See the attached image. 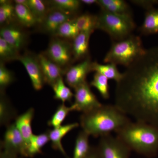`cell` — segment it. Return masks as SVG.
Wrapping results in <instances>:
<instances>
[{
	"instance_id": "1",
	"label": "cell",
	"mask_w": 158,
	"mask_h": 158,
	"mask_svg": "<svg viewBox=\"0 0 158 158\" xmlns=\"http://www.w3.org/2000/svg\"><path fill=\"white\" fill-rule=\"evenodd\" d=\"M116 83L114 105L136 121L158 126V47L145 50Z\"/></svg>"
},
{
	"instance_id": "2",
	"label": "cell",
	"mask_w": 158,
	"mask_h": 158,
	"mask_svg": "<svg viewBox=\"0 0 158 158\" xmlns=\"http://www.w3.org/2000/svg\"><path fill=\"white\" fill-rule=\"evenodd\" d=\"M131 121L124 113L114 105H102L99 107L82 113L80 125L82 131L89 136L100 138L110 135Z\"/></svg>"
},
{
	"instance_id": "3",
	"label": "cell",
	"mask_w": 158,
	"mask_h": 158,
	"mask_svg": "<svg viewBox=\"0 0 158 158\" xmlns=\"http://www.w3.org/2000/svg\"><path fill=\"white\" fill-rule=\"evenodd\" d=\"M116 133V137L131 151L149 157L158 152V126L131 121Z\"/></svg>"
},
{
	"instance_id": "4",
	"label": "cell",
	"mask_w": 158,
	"mask_h": 158,
	"mask_svg": "<svg viewBox=\"0 0 158 158\" xmlns=\"http://www.w3.org/2000/svg\"><path fill=\"white\" fill-rule=\"evenodd\" d=\"M145 50L140 37L132 34L122 40L114 41L104 62L127 67L142 56Z\"/></svg>"
},
{
	"instance_id": "5",
	"label": "cell",
	"mask_w": 158,
	"mask_h": 158,
	"mask_svg": "<svg viewBox=\"0 0 158 158\" xmlns=\"http://www.w3.org/2000/svg\"><path fill=\"white\" fill-rule=\"evenodd\" d=\"M97 19V29L106 33L114 41L131 36L136 27L131 15L114 14L101 10Z\"/></svg>"
},
{
	"instance_id": "6",
	"label": "cell",
	"mask_w": 158,
	"mask_h": 158,
	"mask_svg": "<svg viewBox=\"0 0 158 158\" xmlns=\"http://www.w3.org/2000/svg\"><path fill=\"white\" fill-rule=\"evenodd\" d=\"M44 53L63 70L73 61L72 44L59 37L52 40Z\"/></svg>"
},
{
	"instance_id": "7",
	"label": "cell",
	"mask_w": 158,
	"mask_h": 158,
	"mask_svg": "<svg viewBox=\"0 0 158 158\" xmlns=\"http://www.w3.org/2000/svg\"><path fill=\"white\" fill-rule=\"evenodd\" d=\"M97 148L101 158H129L131 151L118 137L111 134L100 137Z\"/></svg>"
},
{
	"instance_id": "8",
	"label": "cell",
	"mask_w": 158,
	"mask_h": 158,
	"mask_svg": "<svg viewBox=\"0 0 158 158\" xmlns=\"http://www.w3.org/2000/svg\"><path fill=\"white\" fill-rule=\"evenodd\" d=\"M74 90V102L72 105L74 111L82 113H87L102 105L91 91L90 85L87 81Z\"/></svg>"
},
{
	"instance_id": "9",
	"label": "cell",
	"mask_w": 158,
	"mask_h": 158,
	"mask_svg": "<svg viewBox=\"0 0 158 158\" xmlns=\"http://www.w3.org/2000/svg\"><path fill=\"white\" fill-rule=\"evenodd\" d=\"M27 144L14 123L6 127L4 139L1 142L2 150L25 157Z\"/></svg>"
},
{
	"instance_id": "10",
	"label": "cell",
	"mask_w": 158,
	"mask_h": 158,
	"mask_svg": "<svg viewBox=\"0 0 158 158\" xmlns=\"http://www.w3.org/2000/svg\"><path fill=\"white\" fill-rule=\"evenodd\" d=\"M18 60L24 66L34 89L36 90H41L45 82L37 56L26 53L20 55Z\"/></svg>"
},
{
	"instance_id": "11",
	"label": "cell",
	"mask_w": 158,
	"mask_h": 158,
	"mask_svg": "<svg viewBox=\"0 0 158 158\" xmlns=\"http://www.w3.org/2000/svg\"><path fill=\"white\" fill-rule=\"evenodd\" d=\"M92 62L88 57L78 64L69 67L65 72L66 84L70 88L75 89L87 81L86 79L87 75L92 72Z\"/></svg>"
},
{
	"instance_id": "12",
	"label": "cell",
	"mask_w": 158,
	"mask_h": 158,
	"mask_svg": "<svg viewBox=\"0 0 158 158\" xmlns=\"http://www.w3.org/2000/svg\"><path fill=\"white\" fill-rule=\"evenodd\" d=\"M71 16L59 9L49 7L44 19L40 23L41 30L54 37L59 27L65 22L72 19Z\"/></svg>"
},
{
	"instance_id": "13",
	"label": "cell",
	"mask_w": 158,
	"mask_h": 158,
	"mask_svg": "<svg viewBox=\"0 0 158 158\" xmlns=\"http://www.w3.org/2000/svg\"><path fill=\"white\" fill-rule=\"evenodd\" d=\"M0 37L19 52L26 45L27 36L20 27L12 23L2 27Z\"/></svg>"
},
{
	"instance_id": "14",
	"label": "cell",
	"mask_w": 158,
	"mask_h": 158,
	"mask_svg": "<svg viewBox=\"0 0 158 158\" xmlns=\"http://www.w3.org/2000/svg\"><path fill=\"white\" fill-rule=\"evenodd\" d=\"M37 57L41 66L44 82L52 87L57 80L62 77L65 72L51 61L44 53L39 54L37 55Z\"/></svg>"
},
{
	"instance_id": "15",
	"label": "cell",
	"mask_w": 158,
	"mask_h": 158,
	"mask_svg": "<svg viewBox=\"0 0 158 158\" xmlns=\"http://www.w3.org/2000/svg\"><path fill=\"white\" fill-rule=\"evenodd\" d=\"M79 125L77 123H73L61 125L59 127L54 128L53 129L48 130L50 141L51 142L52 147L54 149L60 152L65 158L69 157L62 145V139L71 131L78 127Z\"/></svg>"
},
{
	"instance_id": "16",
	"label": "cell",
	"mask_w": 158,
	"mask_h": 158,
	"mask_svg": "<svg viewBox=\"0 0 158 158\" xmlns=\"http://www.w3.org/2000/svg\"><path fill=\"white\" fill-rule=\"evenodd\" d=\"M91 34L89 32H80L73 40L72 48L73 61L88 58L89 40Z\"/></svg>"
},
{
	"instance_id": "17",
	"label": "cell",
	"mask_w": 158,
	"mask_h": 158,
	"mask_svg": "<svg viewBox=\"0 0 158 158\" xmlns=\"http://www.w3.org/2000/svg\"><path fill=\"white\" fill-rule=\"evenodd\" d=\"M34 115V109L31 108L21 115L18 116L15 118V124L21 134L27 145L34 134L32 131V122Z\"/></svg>"
},
{
	"instance_id": "18",
	"label": "cell",
	"mask_w": 158,
	"mask_h": 158,
	"mask_svg": "<svg viewBox=\"0 0 158 158\" xmlns=\"http://www.w3.org/2000/svg\"><path fill=\"white\" fill-rule=\"evenodd\" d=\"M49 141L48 130L39 135L33 134L27 145L25 157L33 158L41 153L43 148Z\"/></svg>"
},
{
	"instance_id": "19",
	"label": "cell",
	"mask_w": 158,
	"mask_h": 158,
	"mask_svg": "<svg viewBox=\"0 0 158 158\" xmlns=\"http://www.w3.org/2000/svg\"><path fill=\"white\" fill-rule=\"evenodd\" d=\"M97 5L101 10L114 14L132 16L130 6L123 0H98Z\"/></svg>"
},
{
	"instance_id": "20",
	"label": "cell",
	"mask_w": 158,
	"mask_h": 158,
	"mask_svg": "<svg viewBox=\"0 0 158 158\" xmlns=\"http://www.w3.org/2000/svg\"><path fill=\"white\" fill-rule=\"evenodd\" d=\"M17 112L6 96L5 92H1L0 97V124L7 126L11 120L17 117Z\"/></svg>"
},
{
	"instance_id": "21",
	"label": "cell",
	"mask_w": 158,
	"mask_h": 158,
	"mask_svg": "<svg viewBox=\"0 0 158 158\" xmlns=\"http://www.w3.org/2000/svg\"><path fill=\"white\" fill-rule=\"evenodd\" d=\"M140 31L144 35L158 33V9L153 8L146 11Z\"/></svg>"
},
{
	"instance_id": "22",
	"label": "cell",
	"mask_w": 158,
	"mask_h": 158,
	"mask_svg": "<svg viewBox=\"0 0 158 158\" xmlns=\"http://www.w3.org/2000/svg\"><path fill=\"white\" fill-rule=\"evenodd\" d=\"M91 70L92 72L101 74L109 80H114L116 83L120 80L122 76V73L118 71L117 65L113 63L101 64L97 62H92Z\"/></svg>"
},
{
	"instance_id": "23",
	"label": "cell",
	"mask_w": 158,
	"mask_h": 158,
	"mask_svg": "<svg viewBox=\"0 0 158 158\" xmlns=\"http://www.w3.org/2000/svg\"><path fill=\"white\" fill-rule=\"evenodd\" d=\"M15 8L16 20L21 25L29 28L39 23L37 18L26 6L15 4Z\"/></svg>"
},
{
	"instance_id": "24",
	"label": "cell",
	"mask_w": 158,
	"mask_h": 158,
	"mask_svg": "<svg viewBox=\"0 0 158 158\" xmlns=\"http://www.w3.org/2000/svg\"><path fill=\"white\" fill-rule=\"evenodd\" d=\"M75 21L80 32L93 33L97 29V15L86 13L74 18Z\"/></svg>"
},
{
	"instance_id": "25",
	"label": "cell",
	"mask_w": 158,
	"mask_h": 158,
	"mask_svg": "<svg viewBox=\"0 0 158 158\" xmlns=\"http://www.w3.org/2000/svg\"><path fill=\"white\" fill-rule=\"evenodd\" d=\"M89 136L84 131L80 132L76 140L73 158H85L88 155L91 147L89 144Z\"/></svg>"
},
{
	"instance_id": "26",
	"label": "cell",
	"mask_w": 158,
	"mask_h": 158,
	"mask_svg": "<svg viewBox=\"0 0 158 158\" xmlns=\"http://www.w3.org/2000/svg\"><path fill=\"white\" fill-rule=\"evenodd\" d=\"M80 33L73 18L63 23L57 30L54 37L73 40Z\"/></svg>"
},
{
	"instance_id": "27",
	"label": "cell",
	"mask_w": 158,
	"mask_h": 158,
	"mask_svg": "<svg viewBox=\"0 0 158 158\" xmlns=\"http://www.w3.org/2000/svg\"><path fill=\"white\" fill-rule=\"evenodd\" d=\"M0 23L5 26L13 23L16 20L15 5L7 1H0Z\"/></svg>"
},
{
	"instance_id": "28",
	"label": "cell",
	"mask_w": 158,
	"mask_h": 158,
	"mask_svg": "<svg viewBox=\"0 0 158 158\" xmlns=\"http://www.w3.org/2000/svg\"><path fill=\"white\" fill-rule=\"evenodd\" d=\"M52 87L55 93L54 98L61 101L63 103L66 102H71L74 94L70 88L65 85L62 77L59 78Z\"/></svg>"
},
{
	"instance_id": "29",
	"label": "cell",
	"mask_w": 158,
	"mask_h": 158,
	"mask_svg": "<svg viewBox=\"0 0 158 158\" xmlns=\"http://www.w3.org/2000/svg\"><path fill=\"white\" fill-rule=\"evenodd\" d=\"M78 0H53L48 2L49 7L56 8L71 15L78 11L81 5Z\"/></svg>"
},
{
	"instance_id": "30",
	"label": "cell",
	"mask_w": 158,
	"mask_h": 158,
	"mask_svg": "<svg viewBox=\"0 0 158 158\" xmlns=\"http://www.w3.org/2000/svg\"><path fill=\"white\" fill-rule=\"evenodd\" d=\"M74 111L73 106H67L64 103L59 105L56 112L48 122L49 126L54 128L59 127L62 125V123L68 116L69 113Z\"/></svg>"
},
{
	"instance_id": "31",
	"label": "cell",
	"mask_w": 158,
	"mask_h": 158,
	"mask_svg": "<svg viewBox=\"0 0 158 158\" xmlns=\"http://www.w3.org/2000/svg\"><path fill=\"white\" fill-rule=\"evenodd\" d=\"M19 51L0 37V59L1 62L18 60L20 55Z\"/></svg>"
},
{
	"instance_id": "32",
	"label": "cell",
	"mask_w": 158,
	"mask_h": 158,
	"mask_svg": "<svg viewBox=\"0 0 158 158\" xmlns=\"http://www.w3.org/2000/svg\"><path fill=\"white\" fill-rule=\"evenodd\" d=\"M109 79L101 74L95 72L93 79L90 83V86L97 89L103 98L107 99L110 98Z\"/></svg>"
},
{
	"instance_id": "33",
	"label": "cell",
	"mask_w": 158,
	"mask_h": 158,
	"mask_svg": "<svg viewBox=\"0 0 158 158\" xmlns=\"http://www.w3.org/2000/svg\"><path fill=\"white\" fill-rule=\"evenodd\" d=\"M46 2L41 0H28V9L39 22H42L49 7Z\"/></svg>"
},
{
	"instance_id": "34",
	"label": "cell",
	"mask_w": 158,
	"mask_h": 158,
	"mask_svg": "<svg viewBox=\"0 0 158 158\" xmlns=\"http://www.w3.org/2000/svg\"><path fill=\"white\" fill-rule=\"evenodd\" d=\"M14 77L12 73L5 65L4 62L0 63V91L5 92L6 88L14 81Z\"/></svg>"
},
{
	"instance_id": "35",
	"label": "cell",
	"mask_w": 158,
	"mask_h": 158,
	"mask_svg": "<svg viewBox=\"0 0 158 158\" xmlns=\"http://www.w3.org/2000/svg\"><path fill=\"white\" fill-rule=\"evenodd\" d=\"M131 2L135 5L146 9L147 11L153 8L154 5L158 3V1L156 0H134Z\"/></svg>"
},
{
	"instance_id": "36",
	"label": "cell",
	"mask_w": 158,
	"mask_h": 158,
	"mask_svg": "<svg viewBox=\"0 0 158 158\" xmlns=\"http://www.w3.org/2000/svg\"><path fill=\"white\" fill-rule=\"evenodd\" d=\"M85 158H101L97 146H91L89 152Z\"/></svg>"
},
{
	"instance_id": "37",
	"label": "cell",
	"mask_w": 158,
	"mask_h": 158,
	"mask_svg": "<svg viewBox=\"0 0 158 158\" xmlns=\"http://www.w3.org/2000/svg\"><path fill=\"white\" fill-rule=\"evenodd\" d=\"M0 158H20L19 156L2 150L0 153Z\"/></svg>"
},
{
	"instance_id": "38",
	"label": "cell",
	"mask_w": 158,
	"mask_h": 158,
	"mask_svg": "<svg viewBox=\"0 0 158 158\" xmlns=\"http://www.w3.org/2000/svg\"><path fill=\"white\" fill-rule=\"evenodd\" d=\"M14 2L15 4L22 5L28 8V0H15Z\"/></svg>"
},
{
	"instance_id": "39",
	"label": "cell",
	"mask_w": 158,
	"mask_h": 158,
	"mask_svg": "<svg viewBox=\"0 0 158 158\" xmlns=\"http://www.w3.org/2000/svg\"><path fill=\"white\" fill-rule=\"evenodd\" d=\"M81 2L88 5H92L93 4H97L98 0H82Z\"/></svg>"
}]
</instances>
